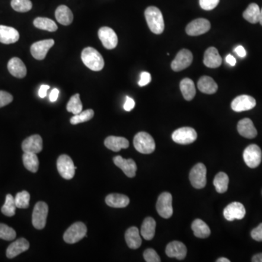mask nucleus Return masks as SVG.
<instances>
[{
	"mask_svg": "<svg viewBox=\"0 0 262 262\" xmlns=\"http://www.w3.org/2000/svg\"><path fill=\"white\" fill-rule=\"evenodd\" d=\"M144 15L150 30L156 34L163 33L164 29V23L160 9L154 6H150L147 7Z\"/></svg>",
	"mask_w": 262,
	"mask_h": 262,
	"instance_id": "obj_1",
	"label": "nucleus"
},
{
	"mask_svg": "<svg viewBox=\"0 0 262 262\" xmlns=\"http://www.w3.org/2000/svg\"><path fill=\"white\" fill-rule=\"evenodd\" d=\"M83 64L92 71H100L104 66V60L98 51L95 48L88 47L84 48L81 54Z\"/></svg>",
	"mask_w": 262,
	"mask_h": 262,
	"instance_id": "obj_2",
	"label": "nucleus"
},
{
	"mask_svg": "<svg viewBox=\"0 0 262 262\" xmlns=\"http://www.w3.org/2000/svg\"><path fill=\"white\" fill-rule=\"evenodd\" d=\"M133 145L135 149L141 154H151L155 149L154 138L146 132H138L135 135Z\"/></svg>",
	"mask_w": 262,
	"mask_h": 262,
	"instance_id": "obj_3",
	"label": "nucleus"
},
{
	"mask_svg": "<svg viewBox=\"0 0 262 262\" xmlns=\"http://www.w3.org/2000/svg\"><path fill=\"white\" fill-rule=\"evenodd\" d=\"M87 227L82 222H76L67 229L64 234V241L68 244H74L85 237Z\"/></svg>",
	"mask_w": 262,
	"mask_h": 262,
	"instance_id": "obj_4",
	"label": "nucleus"
},
{
	"mask_svg": "<svg viewBox=\"0 0 262 262\" xmlns=\"http://www.w3.org/2000/svg\"><path fill=\"white\" fill-rule=\"evenodd\" d=\"M207 170L205 164L198 163L195 164L189 173V180L194 187L202 189L206 185Z\"/></svg>",
	"mask_w": 262,
	"mask_h": 262,
	"instance_id": "obj_5",
	"label": "nucleus"
},
{
	"mask_svg": "<svg viewBox=\"0 0 262 262\" xmlns=\"http://www.w3.org/2000/svg\"><path fill=\"white\" fill-rule=\"evenodd\" d=\"M48 214V205L45 202H38L35 205L32 213V224L36 229H42L45 227Z\"/></svg>",
	"mask_w": 262,
	"mask_h": 262,
	"instance_id": "obj_6",
	"label": "nucleus"
},
{
	"mask_svg": "<svg viewBox=\"0 0 262 262\" xmlns=\"http://www.w3.org/2000/svg\"><path fill=\"white\" fill-rule=\"evenodd\" d=\"M57 169L64 179L69 180L74 177L75 169H77V167L74 166V163L69 156L62 154L57 160Z\"/></svg>",
	"mask_w": 262,
	"mask_h": 262,
	"instance_id": "obj_7",
	"label": "nucleus"
},
{
	"mask_svg": "<svg viewBox=\"0 0 262 262\" xmlns=\"http://www.w3.org/2000/svg\"><path fill=\"white\" fill-rule=\"evenodd\" d=\"M172 201L173 197L169 192H163L159 196L156 209L160 216L164 218H169L172 216L173 211Z\"/></svg>",
	"mask_w": 262,
	"mask_h": 262,
	"instance_id": "obj_8",
	"label": "nucleus"
},
{
	"mask_svg": "<svg viewBox=\"0 0 262 262\" xmlns=\"http://www.w3.org/2000/svg\"><path fill=\"white\" fill-rule=\"evenodd\" d=\"M262 150L256 144L248 146L243 152L245 163L250 168L257 167L262 162Z\"/></svg>",
	"mask_w": 262,
	"mask_h": 262,
	"instance_id": "obj_9",
	"label": "nucleus"
},
{
	"mask_svg": "<svg viewBox=\"0 0 262 262\" xmlns=\"http://www.w3.org/2000/svg\"><path fill=\"white\" fill-rule=\"evenodd\" d=\"M197 138V134L194 128L183 127L175 131L172 134L173 141L179 144H189Z\"/></svg>",
	"mask_w": 262,
	"mask_h": 262,
	"instance_id": "obj_10",
	"label": "nucleus"
},
{
	"mask_svg": "<svg viewBox=\"0 0 262 262\" xmlns=\"http://www.w3.org/2000/svg\"><path fill=\"white\" fill-rule=\"evenodd\" d=\"M193 61V55L189 49H182L178 52L175 59L172 61L171 68L174 71H180L188 68Z\"/></svg>",
	"mask_w": 262,
	"mask_h": 262,
	"instance_id": "obj_11",
	"label": "nucleus"
},
{
	"mask_svg": "<svg viewBox=\"0 0 262 262\" xmlns=\"http://www.w3.org/2000/svg\"><path fill=\"white\" fill-rule=\"evenodd\" d=\"M99 39L101 41L103 47L108 49L116 48L118 43V38L113 29L107 26L100 28L98 32Z\"/></svg>",
	"mask_w": 262,
	"mask_h": 262,
	"instance_id": "obj_12",
	"label": "nucleus"
},
{
	"mask_svg": "<svg viewBox=\"0 0 262 262\" xmlns=\"http://www.w3.org/2000/svg\"><path fill=\"white\" fill-rule=\"evenodd\" d=\"M211 29V23L205 18L192 20L186 27V32L189 36H199L206 33Z\"/></svg>",
	"mask_w": 262,
	"mask_h": 262,
	"instance_id": "obj_13",
	"label": "nucleus"
},
{
	"mask_svg": "<svg viewBox=\"0 0 262 262\" xmlns=\"http://www.w3.org/2000/svg\"><path fill=\"white\" fill-rule=\"evenodd\" d=\"M55 41L53 39H45L34 42L31 46V53L36 60H43L46 57L49 49L53 46Z\"/></svg>",
	"mask_w": 262,
	"mask_h": 262,
	"instance_id": "obj_14",
	"label": "nucleus"
},
{
	"mask_svg": "<svg viewBox=\"0 0 262 262\" xmlns=\"http://www.w3.org/2000/svg\"><path fill=\"white\" fill-rule=\"evenodd\" d=\"M256 101L254 98L247 95L237 96L231 102V107L236 112H244L253 109L256 106Z\"/></svg>",
	"mask_w": 262,
	"mask_h": 262,
	"instance_id": "obj_15",
	"label": "nucleus"
},
{
	"mask_svg": "<svg viewBox=\"0 0 262 262\" xmlns=\"http://www.w3.org/2000/svg\"><path fill=\"white\" fill-rule=\"evenodd\" d=\"M246 208L243 204L234 202L227 205L224 210V216L227 221L243 219L246 215Z\"/></svg>",
	"mask_w": 262,
	"mask_h": 262,
	"instance_id": "obj_16",
	"label": "nucleus"
},
{
	"mask_svg": "<svg viewBox=\"0 0 262 262\" xmlns=\"http://www.w3.org/2000/svg\"><path fill=\"white\" fill-rule=\"evenodd\" d=\"M115 165L121 169L128 177L133 178L135 176L137 166L132 159H124L121 156H116L113 159Z\"/></svg>",
	"mask_w": 262,
	"mask_h": 262,
	"instance_id": "obj_17",
	"label": "nucleus"
},
{
	"mask_svg": "<svg viewBox=\"0 0 262 262\" xmlns=\"http://www.w3.org/2000/svg\"><path fill=\"white\" fill-rule=\"evenodd\" d=\"M42 138L39 135H32L28 137L22 143L23 152L37 153L42 150Z\"/></svg>",
	"mask_w": 262,
	"mask_h": 262,
	"instance_id": "obj_18",
	"label": "nucleus"
},
{
	"mask_svg": "<svg viewBox=\"0 0 262 262\" xmlns=\"http://www.w3.org/2000/svg\"><path fill=\"white\" fill-rule=\"evenodd\" d=\"M165 253L168 257L176 258L179 260H182L186 257L187 249L181 242L173 241L167 244Z\"/></svg>",
	"mask_w": 262,
	"mask_h": 262,
	"instance_id": "obj_19",
	"label": "nucleus"
},
{
	"mask_svg": "<svg viewBox=\"0 0 262 262\" xmlns=\"http://www.w3.org/2000/svg\"><path fill=\"white\" fill-rule=\"evenodd\" d=\"M29 243L25 238H19L7 247L6 255L8 259H13L20 253L29 250Z\"/></svg>",
	"mask_w": 262,
	"mask_h": 262,
	"instance_id": "obj_20",
	"label": "nucleus"
},
{
	"mask_svg": "<svg viewBox=\"0 0 262 262\" xmlns=\"http://www.w3.org/2000/svg\"><path fill=\"white\" fill-rule=\"evenodd\" d=\"M203 63L208 68H218L222 63V59L218 53V49L211 47L206 49L204 54Z\"/></svg>",
	"mask_w": 262,
	"mask_h": 262,
	"instance_id": "obj_21",
	"label": "nucleus"
},
{
	"mask_svg": "<svg viewBox=\"0 0 262 262\" xmlns=\"http://www.w3.org/2000/svg\"><path fill=\"white\" fill-rule=\"evenodd\" d=\"M9 72L17 78H23L26 77L27 69L26 66L20 58L15 57L11 58L7 64Z\"/></svg>",
	"mask_w": 262,
	"mask_h": 262,
	"instance_id": "obj_22",
	"label": "nucleus"
},
{
	"mask_svg": "<svg viewBox=\"0 0 262 262\" xmlns=\"http://www.w3.org/2000/svg\"><path fill=\"white\" fill-rule=\"evenodd\" d=\"M20 37L18 32L10 26L0 25V42L6 45L17 42Z\"/></svg>",
	"mask_w": 262,
	"mask_h": 262,
	"instance_id": "obj_23",
	"label": "nucleus"
},
{
	"mask_svg": "<svg viewBox=\"0 0 262 262\" xmlns=\"http://www.w3.org/2000/svg\"><path fill=\"white\" fill-rule=\"evenodd\" d=\"M237 131L239 133L245 138H253L257 135V131L251 119L248 118H244L239 121L237 124Z\"/></svg>",
	"mask_w": 262,
	"mask_h": 262,
	"instance_id": "obj_24",
	"label": "nucleus"
},
{
	"mask_svg": "<svg viewBox=\"0 0 262 262\" xmlns=\"http://www.w3.org/2000/svg\"><path fill=\"white\" fill-rule=\"evenodd\" d=\"M104 145L109 149L116 152V151H120L122 148H128L129 147V141L124 137L111 135L105 139Z\"/></svg>",
	"mask_w": 262,
	"mask_h": 262,
	"instance_id": "obj_25",
	"label": "nucleus"
},
{
	"mask_svg": "<svg viewBox=\"0 0 262 262\" xmlns=\"http://www.w3.org/2000/svg\"><path fill=\"white\" fill-rule=\"evenodd\" d=\"M105 201L109 207L116 208H125L130 203L128 196L122 194H110L106 196Z\"/></svg>",
	"mask_w": 262,
	"mask_h": 262,
	"instance_id": "obj_26",
	"label": "nucleus"
},
{
	"mask_svg": "<svg viewBox=\"0 0 262 262\" xmlns=\"http://www.w3.org/2000/svg\"><path fill=\"white\" fill-rule=\"evenodd\" d=\"M125 241L128 247L131 249H137L141 246V236L139 234V230L137 227H132L128 229L125 232Z\"/></svg>",
	"mask_w": 262,
	"mask_h": 262,
	"instance_id": "obj_27",
	"label": "nucleus"
},
{
	"mask_svg": "<svg viewBox=\"0 0 262 262\" xmlns=\"http://www.w3.org/2000/svg\"><path fill=\"white\" fill-rule=\"evenodd\" d=\"M55 18L58 23L64 26L71 24L73 21V13L71 10L66 5H60L55 10Z\"/></svg>",
	"mask_w": 262,
	"mask_h": 262,
	"instance_id": "obj_28",
	"label": "nucleus"
},
{
	"mask_svg": "<svg viewBox=\"0 0 262 262\" xmlns=\"http://www.w3.org/2000/svg\"><path fill=\"white\" fill-rule=\"evenodd\" d=\"M197 87L199 91L205 94H213L218 90L216 82L208 76L200 77L197 82Z\"/></svg>",
	"mask_w": 262,
	"mask_h": 262,
	"instance_id": "obj_29",
	"label": "nucleus"
},
{
	"mask_svg": "<svg viewBox=\"0 0 262 262\" xmlns=\"http://www.w3.org/2000/svg\"><path fill=\"white\" fill-rule=\"evenodd\" d=\"M156 221L151 217H147L143 221L141 228V234L145 240H151L155 234Z\"/></svg>",
	"mask_w": 262,
	"mask_h": 262,
	"instance_id": "obj_30",
	"label": "nucleus"
},
{
	"mask_svg": "<svg viewBox=\"0 0 262 262\" xmlns=\"http://www.w3.org/2000/svg\"><path fill=\"white\" fill-rule=\"evenodd\" d=\"M180 89L185 100H192L196 94L195 84L191 79L185 78L182 80L180 82Z\"/></svg>",
	"mask_w": 262,
	"mask_h": 262,
	"instance_id": "obj_31",
	"label": "nucleus"
},
{
	"mask_svg": "<svg viewBox=\"0 0 262 262\" xmlns=\"http://www.w3.org/2000/svg\"><path fill=\"white\" fill-rule=\"evenodd\" d=\"M192 229L194 234L199 238H206L211 234L209 227L207 225L206 223L199 218L195 219L192 222Z\"/></svg>",
	"mask_w": 262,
	"mask_h": 262,
	"instance_id": "obj_32",
	"label": "nucleus"
},
{
	"mask_svg": "<svg viewBox=\"0 0 262 262\" xmlns=\"http://www.w3.org/2000/svg\"><path fill=\"white\" fill-rule=\"evenodd\" d=\"M23 163L25 167L32 173H36L39 168V159L35 153L24 152L23 154Z\"/></svg>",
	"mask_w": 262,
	"mask_h": 262,
	"instance_id": "obj_33",
	"label": "nucleus"
},
{
	"mask_svg": "<svg viewBox=\"0 0 262 262\" xmlns=\"http://www.w3.org/2000/svg\"><path fill=\"white\" fill-rule=\"evenodd\" d=\"M261 10L259 5L256 3H251L249 4L244 13L243 17L250 23H257L259 22V16H260Z\"/></svg>",
	"mask_w": 262,
	"mask_h": 262,
	"instance_id": "obj_34",
	"label": "nucleus"
},
{
	"mask_svg": "<svg viewBox=\"0 0 262 262\" xmlns=\"http://www.w3.org/2000/svg\"><path fill=\"white\" fill-rule=\"evenodd\" d=\"M33 25L37 29L48 31V32H55L58 29L56 23L48 17H36L33 20Z\"/></svg>",
	"mask_w": 262,
	"mask_h": 262,
	"instance_id": "obj_35",
	"label": "nucleus"
},
{
	"mask_svg": "<svg viewBox=\"0 0 262 262\" xmlns=\"http://www.w3.org/2000/svg\"><path fill=\"white\" fill-rule=\"evenodd\" d=\"M229 177L224 172H220L214 178L213 185L218 193H224L228 189Z\"/></svg>",
	"mask_w": 262,
	"mask_h": 262,
	"instance_id": "obj_36",
	"label": "nucleus"
},
{
	"mask_svg": "<svg viewBox=\"0 0 262 262\" xmlns=\"http://www.w3.org/2000/svg\"><path fill=\"white\" fill-rule=\"evenodd\" d=\"M66 109L74 115H78L82 111V103L80 100V94L77 93L71 96L67 103Z\"/></svg>",
	"mask_w": 262,
	"mask_h": 262,
	"instance_id": "obj_37",
	"label": "nucleus"
},
{
	"mask_svg": "<svg viewBox=\"0 0 262 262\" xmlns=\"http://www.w3.org/2000/svg\"><path fill=\"white\" fill-rule=\"evenodd\" d=\"M16 208L17 207H16V202H15V197H13V195L8 194L6 196L4 205L1 207V213L6 216H13L16 213Z\"/></svg>",
	"mask_w": 262,
	"mask_h": 262,
	"instance_id": "obj_38",
	"label": "nucleus"
},
{
	"mask_svg": "<svg viewBox=\"0 0 262 262\" xmlns=\"http://www.w3.org/2000/svg\"><path fill=\"white\" fill-rule=\"evenodd\" d=\"M94 116V111L93 109H87L85 111H82L78 115H75L70 119V122L72 125H77L79 123L87 122L90 120Z\"/></svg>",
	"mask_w": 262,
	"mask_h": 262,
	"instance_id": "obj_39",
	"label": "nucleus"
},
{
	"mask_svg": "<svg viewBox=\"0 0 262 262\" xmlns=\"http://www.w3.org/2000/svg\"><path fill=\"white\" fill-rule=\"evenodd\" d=\"M11 7L19 13H26L32 10V3L30 0H12Z\"/></svg>",
	"mask_w": 262,
	"mask_h": 262,
	"instance_id": "obj_40",
	"label": "nucleus"
},
{
	"mask_svg": "<svg viewBox=\"0 0 262 262\" xmlns=\"http://www.w3.org/2000/svg\"><path fill=\"white\" fill-rule=\"evenodd\" d=\"M30 195L27 191L18 192L15 196L16 207L18 208H27L29 206Z\"/></svg>",
	"mask_w": 262,
	"mask_h": 262,
	"instance_id": "obj_41",
	"label": "nucleus"
},
{
	"mask_svg": "<svg viewBox=\"0 0 262 262\" xmlns=\"http://www.w3.org/2000/svg\"><path fill=\"white\" fill-rule=\"evenodd\" d=\"M16 237V232L13 228L4 224H0V239L11 241Z\"/></svg>",
	"mask_w": 262,
	"mask_h": 262,
	"instance_id": "obj_42",
	"label": "nucleus"
},
{
	"mask_svg": "<svg viewBox=\"0 0 262 262\" xmlns=\"http://www.w3.org/2000/svg\"><path fill=\"white\" fill-rule=\"evenodd\" d=\"M144 258L147 262H160V256L152 248H148L144 252Z\"/></svg>",
	"mask_w": 262,
	"mask_h": 262,
	"instance_id": "obj_43",
	"label": "nucleus"
},
{
	"mask_svg": "<svg viewBox=\"0 0 262 262\" xmlns=\"http://www.w3.org/2000/svg\"><path fill=\"white\" fill-rule=\"evenodd\" d=\"M13 97L10 93L4 90H0V108L7 106L13 101Z\"/></svg>",
	"mask_w": 262,
	"mask_h": 262,
	"instance_id": "obj_44",
	"label": "nucleus"
},
{
	"mask_svg": "<svg viewBox=\"0 0 262 262\" xmlns=\"http://www.w3.org/2000/svg\"><path fill=\"white\" fill-rule=\"evenodd\" d=\"M220 0H199V5L205 10H211L215 8Z\"/></svg>",
	"mask_w": 262,
	"mask_h": 262,
	"instance_id": "obj_45",
	"label": "nucleus"
},
{
	"mask_svg": "<svg viewBox=\"0 0 262 262\" xmlns=\"http://www.w3.org/2000/svg\"><path fill=\"white\" fill-rule=\"evenodd\" d=\"M251 237L253 240L258 242L262 241V223L251 231Z\"/></svg>",
	"mask_w": 262,
	"mask_h": 262,
	"instance_id": "obj_46",
	"label": "nucleus"
},
{
	"mask_svg": "<svg viewBox=\"0 0 262 262\" xmlns=\"http://www.w3.org/2000/svg\"><path fill=\"white\" fill-rule=\"evenodd\" d=\"M151 74L147 71H143L141 74V79L138 81V85L144 87V86L147 85L151 82Z\"/></svg>",
	"mask_w": 262,
	"mask_h": 262,
	"instance_id": "obj_47",
	"label": "nucleus"
},
{
	"mask_svg": "<svg viewBox=\"0 0 262 262\" xmlns=\"http://www.w3.org/2000/svg\"><path fill=\"white\" fill-rule=\"evenodd\" d=\"M134 106H135V101L133 99L131 98L129 96H126V100L123 106L124 109L127 112H130L133 109Z\"/></svg>",
	"mask_w": 262,
	"mask_h": 262,
	"instance_id": "obj_48",
	"label": "nucleus"
},
{
	"mask_svg": "<svg viewBox=\"0 0 262 262\" xmlns=\"http://www.w3.org/2000/svg\"><path fill=\"white\" fill-rule=\"evenodd\" d=\"M49 89V86L47 85V84H42L41 85L40 88L39 90V97L45 98L47 96V91Z\"/></svg>",
	"mask_w": 262,
	"mask_h": 262,
	"instance_id": "obj_49",
	"label": "nucleus"
},
{
	"mask_svg": "<svg viewBox=\"0 0 262 262\" xmlns=\"http://www.w3.org/2000/svg\"><path fill=\"white\" fill-rule=\"evenodd\" d=\"M234 52L237 54L238 56H240V58H244L246 55V51L245 49V48L243 46L240 45V46H237V48L234 49Z\"/></svg>",
	"mask_w": 262,
	"mask_h": 262,
	"instance_id": "obj_50",
	"label": "nucleus"
},
{
	"mask_svg": "<svg viewBox=\"0 0 262 262\" xmlns=\"http://www.w3.org/2000/svg\"><path fill=\"white\" fill-rule=\"evenodd\" d=\"M58 94H59V90L57 88L52 89V91L49 94V100L50 101L55 102L58 99Z\"/></svg>",
	"mask_w": 262,
	"mask_h": 262,
	"instance_id": "obj_51",
	"label": "nucleus"
},
{
	"mask_svg": "<svg viewBox=\"0 0 262 262\" xmlns=\"http://www.w3.org/2000/svg\"><path fill=\"white\" fill-rule=\"evenodd\" d=\"M226 61L231 66H234L236 64V59L233 55H228L226 57Z\"/></svg>",
	"mask_w": 262,
	"mask_h": 262,
	"instance_id": "obj_52",
	"label": "nucleus"
},
{
	"mask_svg": "<svg viewBox=\"0 0 262 262\" xmlns=\"http://www.w3.org/2000/svg\"><path fill=\"white\" fill-rule=\"evenodd\" d=\"M251 261L253 262H262V253H258L253 256Z\"/></svg>",
	"mask_w": 262,
	"mask_h": 262,
	"instance_id": "obj_53",
	"label": "nucleus"
},
{
	"mask_svg": "<svg viewBox=\"0 0 262 262\" xmlns=\"http://www.w3.org/2000/svg\"><path fill=\"white\" fill-rule=\"evenodd\" d=\"M217 262H230V261L227 258H219L218 260L216 261Z\"/></svg>",
	"mask_w": 262,
	"mask_h": 262,
	"instance_id": "obj_54",
	"label": "nucleus"
},
{
	"mask_svg": "<svg viewBox=\"0 0 262 262\" xmlns=\"http://www.w3.org/2000/svg\"><path fill=\"white\" fill-rule=\"evenodd\" d=\"M259 23L262 26V9L261 10L260 16H259Z\"/></svg>",
	"mask_w": 262,
	"mask_h": 262,
	"instance_id": "obj_55",
	"label": "nucleus"
}]
</instances>
